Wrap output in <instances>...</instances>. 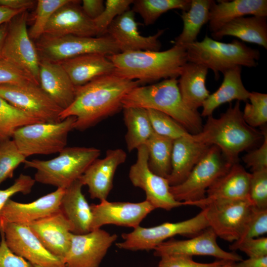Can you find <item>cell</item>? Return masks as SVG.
Segmentation results:
<instances>
[{"mask_svg": "<svg viewBox=\"0 0 267 267\" xmlns=\"http://www.w3.org/2000/svg\"><path fill=\"white\" fill-rule=\"evenodd\" d=\"M139 85L136 81L113 73L76 87L74 100L70 106L62 110L60 119L62 121L68 117H75L74 129L86 130L123 109L124 97Z\"/></svg>", "mask_w": 267, "mask_h": 267, "instance_id": "6da1fadb", "label": "cell"}, {"mask_svg": "<svg viewBox=\"0 0 267 267\" xmlns=\"http://www.w3.org/2000/svg\"><path fill=\"white\" fill-rule=\"evenodd\" d=\"M107 56L114 65L113 74L140 84L177 79L188 62L186 47L175 44L164 51H127Z\"/></svg>", "mask_w": 267, "mask_h": 267, "instance_id": "7a4b0ae2", "label": "cell"}, {"mask_svg": "<svg viewBox=\"0 0 267 267\" xmlns=\"http://www.w3.org/2000/svg\"><path fill=\"white\" fill-rule=\"evenodd\" d=\"M192 136L196 141L218 147L227 162L234 164L238 163L240 153L255 145L263 135L245 122L237 101L219 118L208 116L200 132Z\"/></svg>", "mask_w": 267, "mask_h": 267, "instance_id": "3957f363", "label": "cell"}, {"mask_svg": "<svg viewBox=\"0 0 267 267\" xmlns=\"http://www.w3.org/2000/svg\"><path fill=\"white\" fill-rule=\"evenodd\" d=\"M122 106L123 108L139 107L165 113L192 134L200 133L203 127L201 116L198 111L190 109L183 102L177 78L134 88L124 97Z\"/></svg>", "mask_w": 267, "mask_h": 267, "instance_id": "277c9868", "label": "cell"}, {"mask_svg": "<svg viewBox=\"0 0 267 267\" xmlns=\"http://www.w3.org/2000/svg\"><path fill=\"white\" fill-rule=\"evenodd\" d=\"M100 154V150L94 147H66L52 159L26 160L24 167L36 170V181L65 189L79 179Z\"/></svg>", "mask_w": 267, "mask_h": 267, "instance_id": "5b68a950", "label": "cell"}, {"mask_svg": "<svg viewBox=\"0 0 267 267\" xmlns=\"http://www.w3.org/2000/svg\"><path fill=\"white\" fill-rule=\"evenodd\" d=\"M185 47L188 62L211 69L217 80L220 72L223 73L235 66H257L260 58L258 50L247 46L236 39L225 43L206 35L201 41H196Z\"/></svg>", "mask_w": 267, "mask_h": 267, "instance_id": "8992f818", "label": "cell"}, {"mask_svg": "<svg viewBox=\"0 0 267 267\" xmlns=\"http://www.w3.org/2000/svg\"><path fill=\"white\" fill-rule=\"evenodd\" d=\"M76 121L75 117L70 116L57 123L26 125L17 129L12 138L26 158L59 153L66 147L68 134L74 129Z\"/></svg>", "mask_w": 267, "mask_h": 267, "instance_id": "52a82bcc", "label": "cell"}, {"mask_svg": "<svg viewBox=\"0 0 267 267\" xmlns=\"http://www.w3.org/2000/svg\"><path fill=\"white\" fill-rule=\"evenodd\" d=\"M35 42L40 59L54 62L89 53L110 56L120 53L114 41L106 35L94 37L43 35Z\"/></svg>", "mask_w": 267, "mask_h": 267, "instance_id": "ba28073f", "label": "cell"}, {"mask_svg": "<svg viewBox=\"0 0 267 267\" xmlns=\"http://www.w3.org/2000/svg\"><path fill=\"white\" fill-rule=\"evenodd\" d=\"M232 165L218 147L211 145L183 182L170 186V191L175 200L184 204L202 200L208 188Z\"/></svg>", "mask_w": 267, "mask_h": 267, "instance_id": "9c48e42d", "label": "cell"}, {"mask_svg": "<svg viewBox=\"0 0 267 267\" xmlns=\"http://www.w3.org/2000/svg\"><path fill=\"white\" fill-rule=\"evenodd\" d=\"M209 227L205 210L202 211L193 218L177 222H165L151 227L140 226L121 236L124 241L116 243L122 249L137 251L154 249L168 238L175 235H196Z\"/></svg>", "mask_w": 267, "mask_h": 267, "instance_id": "30bf717a", "label": "cell"}, {"mask_svg": "<svg viewBox=\"0 0 267 267\" xmlns=\"http://www.w3.org/2000/svg\"><path fill=\"white\" fill-rule=\"evenodd\" d=\"M28 14L24 11L8 22L2 58L20 68L40 86V57L27 28Z\"/></svg>", "mask_w": 267, "mask_h": 267, "instance_id": "8fae6325", "label": "cell"}, {"mask_svg": "<svg viewBox=\"0 0 267 267\" xmlns=\"http://www.w3.org/2000/svg\"><path fill=\"white\" fill-rule=\"evenodd\" d=\"M0 96L16 108L42 122L61 121L62 109L35 83L0 85Z\"/></svg>", "mask_w": 267, "mask_h": 267, "instance_id": "7c38bea8", "label": "cell"}, {"mask_svg": "<svg viewBox=\"0 0 267 267\" xmlns=\"http://www.w3.org/2000/svg\"><path fill=\"white\" fill-rule=\"evenodd\" d=\"M148 151L145 145L137 149L135 162L130 167L129 177L135 187L142 189L146 199L155 209L169 211L185 205L183 202L175 200L170 191V185L167 178L153 173L148 167Z\"/></svg>", "mask_w": 267, "mask_h": 267, "instance_id": "4fadbf2b", "label": "cell"}, {"mask_svg": "<svg viewBox=\"0 0 267 267\" xmlns=\"http://www.w3.org/2000/svg\"><path fill=\"white\" fill-rule=\"evenodd\" d=\"M253 206L247 198L215 202L202 209L205 210L209 227L217 237L233 242L239 238Z\"/></svg>", "mask_w": 267, "mask_h": 267, "instance_id": "5bb4252c", "label": "cell"}, {"mask_svg": "<svg viewBox=\"0 0 267 267\" xmlns=\"http://www.w3.org/2000/svg\"><path fill=\"white\" fill-rule=\"evenodd\" d=\"M7 246L31 264L43 267H65L62 258L49 252L28 225L7 223L0 226Z\"/></svg>", "mask_w": 267, "mask_h": 267, "instance_id": "9a60e30c", "label": "cell"}, {"mask_svg": "<svg viewBox=\"0 0 267 267\" xmlns=\"http://www.w3.org/2000/svg\"><path fill=\"white\" fill-rule=\"evenodd\" d=\"M118 238L100 228L87 233H72L69 249L63 259L65 267H99Z\"/></svg>", "mask_w": 267, "mask_h": 267, "instance_id": "2e32d148", "label": "cell"}, {"mask_svg": "<svg viewBox=\"0 0 267 267\" xmlns=\"http://www.w3.org/2000/svg\"><path fill=\"white\" fill-rule=\"evenodd\" d=\"M91 231L106 224L131 227L139 226L142 220L155 209L146 200L138 203L109 202L91 204Z\"/></svg>", "mask_w": 267, "mask_h": 267, "instance_id": "e0dca14e", "label": "cell"}, {"mask_svg": "<svg viewBox=\"0 0 267 267\" xmlns=\"http://www.w3.org/2000/svg\"><path fill=\"white\" fill-rule=\"evenodd\" d=\"M217 236L209 227L193 237L186 240L171 239L165 241L154 250L156 257L171 254L211 256L220 259L235 262L242 261V258L234 252L223 250L217 242Z\"/></svg>", "mask_w": 267, "mask_h": 267, "instance_id": "ac0fdd59", "label": "cell"}, {"mask_svg": "<svg viewBox=\"0 0 267 267\" xmlns=\"http://www.w3.org/2000/svg\"><path fill=\"white\" fill-rule=\"evenodd\" d=\"M134 14L132 9H129L117 16L108 27L106 35L114 41L120 52L159 51L161 44L159 38L165 29L159 30L151 36L141 35L138 31Z\"/></svg>", "mask_w": 267, "mask_h": 267, "instance_id": "d6986e66", "label": "cell"}, {"mask_svg": "<svg viewBox=\"0 0 267 267\" xmlns=\"http://www.w3.org/2000/svg\"><path fill=\"white\" fill-rule=\"evenodd\" d=\"M126 159L127 154L123 149H109L103 158L96 159L89 166L79 179L88 187L91 198L107 200L116 171Z\"/></svg>", "mask_w": 267, "mask_h": 267, "instance_id": "ffe728a7", "label": "cell"}, {"mask_svg": "<svg viewBox=\"0 0 267 267\" xmlns=\"http://www.w3.org/2000/svg\"><path fill=\"white\" fill-rule=\"evenodd\" d=\"M65 189L57 188L30 203L9 199L1 211L0 226L7 223L28 225L59 211Z\"/></svg>", "mask_w": 267, "mask_h": 267, "instance_id": "44dd1931", "label": "cell"}, {"mask_svg": "<svg viewBox=\"0 0 267 267\" xmlns=\"http://www.w3.org/2000/svg\"><path fill=\"white\" fill-rule=\"evenodd\" d=\"M250 178L251 173L238 163H235L208 188L204 198L185 203V205L195 206L203 209L215 202L248 198Z\"/></svg>", "mask_w": 267, "mask_h": 267, "instance_id": "7402d4cb", "label": "cell"}, {"mask_svg": "<svg viewBox=\"0 0 267 267\" xmlns=\"http://www.w3.org/2000/svg\"><path fill=\"white\" fill-rule=\"evenodd\" d=\"M80 0H69L52 15L44 35L51 36L73 35L98 37L93 20L84 12Z\"/></svg>", "mask_w": 267, "mask_h": 267, "instance_id": "603a6c76", "label": "cell"}, {"mask_svg": "<svg viewBox=\"0 0 267 267\" xmlns=\"http://www.w3.org/2000/svg\"><path fill=\"white\" fill-rule=\"evenodd\" d=\"M26 225L49 252L64 259L70 246L73 228L60 209Z\"/></svg>", "mask_w": 267, "mask_h": 267, "instance_id": "cb8c5ba5", "label": "cell"}, {"mask_svg": "<svg viewBox=\"0 0 267 267\" xmlns=\"http://www.w3.org/2000/svg\"><path fill=\"white\" fill-rule=\"evenodd\" d=\"M39 83L42 89L63 110L73 103L76 87L59 63L40 59Z\"/></svg>", "mask_w": 267, "mask_h": 267, "instance_id": "d4e9b609", "label": "cell"}, {"mask_svg": "<svg viewBox=\"0 0 267 267\" xmlns=\"http://www.w3.org/2000/svg\"><path fill=\"white\" fill-rule=\"evenodd\" d=\"M210 146L194 139L192 134L174 140L171 172L167 178L170 186L183 182Z\"/></svg>", "mask_w": 267, "mask_h": 267, "instance_id": "484cf974", "label": "cell"}, {"mask_svg": "<svg viewBox=\"0 0 267 267\" xmlns=\"http://www.w3.org/2000/svg\"><path fill=\"white\" fill-rule=\"evenodd\" d=\"M58 63L75 87L113 74L114 71V65L107 56L99 53L84 54Z\"/></svg>", "mask_w": 267, "mask_h": 267, "instance_id": "4316f807", "label": "cell"}, {"mask_svg": "<svg viewBox=\"0 0 267 267\" xmlns=\"http://www.w3.org/2000/svg\"><path fill=\"white\" fill-rule=\"evenodd\" d=\"M247 15L267 16V0L214 1L209 12V28L214 33L231 21Z\"/></svg>", "mask_w": 267, "mask_h": 267, "instance_id": "83f0119b", "label": "cell"}, {"mask_svg": "<svg viewBox=\"0 0 267 267\" xmlns=\"http://www.w3.org/2000/svg\"><path fill=\"white\" fill-rule=\"evenodd\" d=\"M83 185L79 179L65 189L60 208L73 226L72 233L83 234L91 231L92 214L89 205L83 194Z\"/></svg>", "mask_w": 267, "mask_h": 267, "instance_id": "f1b7e54d", "label": "cell"}, {"mask_svg": "<svg viewBox=\"0 0 267 267\" xmlns=\"http://www.w3.org/2000/svg\"><path fill=\"white\" fill-rule=\"evenodd\" d=\"M208 71L202 65L187 62L178 80L183 102L193 111H197L210 94L206 86Z\"/></svg>", "mask_w": 267, "mask_h": 267, "instance_id": "f546056e", "label": "cell"}, {"mask_svg": "<svg viewBox=\"0 0 267 267\" xmlns=\"http://www.w3.org/2000/svg\"><path fill=\"white\" fill-rule=\"evenodd\" d=\"M223 79L219 89L210 93L204 102L201 116H212L220 105L234 100L247 101L250 92L245 88L241 79V67L235 66L223 73Z\"/></svg>", "mask_w": 267, "mask_h": 267, "instance_id": "4dcf8cb0", "label": "cell"}, {"mask_svg": "<svg viewBox=\"0 0 267 267\" xmlns=\"http://www.w3.org/2000/svg\"><path fill=\"white\" fill-rule=\"evenodd\" d=\"M211 36L216 41L222 40L224 36H233L267 49V17L252 16L235 19L212 33Z\"/></svg>", "mask_w": 267, "mask_h": 267, "instance_id": "1f68e13d", "label": "cell"}, {"mask_svg": "<svg viewBox=\"0 0 267 267\" xmlns=\"http://www.w3.org/2000/svg\"><path fill=\"white\" fill-rule=\"evenodd\" d=\"M212 0H191L189 9L182 11L183 28L174 44L186 47L195 42L203 26L208 22Z\"/></svg>", "mask_w": 267, "mask_h": 267, "instance_id": "d6a6232c", "label": "cell"}, {"mask_svg": "<svg viewBox=\"0 0 267 267\" xmlns=\"http://www.w3.org/2000/svg\"><path fill=\"white\" fill-rule=\"evenodd\" d=\"M124 121L127 129L125 140L129 152L145 145L154 132L147 109L124 107Z\"/></svg>", "mask_w": 267, "mask_h": 267, "instance_id": "836d02e7", "label": "cell"}, {"mask_svg": "<svg viewBox=\"0 0 267 267\" xmlns=\"http://www.w3.org/2000/svg\"><path fill=\"white\" fill-rule=\"evenodd\" d=\"M174 140L154 134L145 144L148 151V164L154 174L168 178L171 172Z\"/></svg>", "mask_w": 267, "mask_h": 267, "instance_id": "e575fe53", "label": "cell"}, {"mask_svg": "<svg viewBox=\"0 0 267 267\" xmlns=\"http://www.w3.org/2000/svg\"><path fill=\"white\" fill-rule=\"evenodd\" d=\"M191 0H136L132 4L134 13L141 17L146 26L153 24L163 13L175 9L187 10Z\"/></svg>", "mask_w": 267, "mask_h": 267, "instance_id": "d590c367", "label": "cell"}, {"mask_svg": "<svg viewBox=\"0 0 267 267\" xmlns=\"http://www.w3.org/2000/svg\"><path fill=\"white\" fill-rule=\"evenodd\" d=\"M41 122L36 117L13 107L0 96V143L11 139L17 129Z\"/></svg>", "mask_w": 267, "mask_h": 267, "instance_id": "8d00e7d4", "label": "cell"}, {"mask_svg": "<svg viewBox=\"0 0 267 267\" xmlns=\"http://www.w3.org/2000/svg\"><path fill=\"white\" fill-rule=\"evenodd\" d=\"M267 232V209H260L253 206L239 238L229 248L230 250L235 251L243 242L259 237Z\"/></svg>", "mask_w": 267, "mask_h": 267, "instance_id": "74e56055", "label": "cell"}, {"mask_svg": "<svg viewBox=\"0 0 267 267\" xmlns=\"http://www.w3.org/2000/svg\"><path fill=\"white\" fill-rule=\"evenodd\" d=\"M147 110L152 127L156 134L173 140L191 134L169 115L155 110Z\"/></svg>", "mask_w": 267, "mask_h": 267, "instance_id": "f35d334b", "label": "cell"}, {"mask_svg": "<svg viewBox=\"0 0 267 267\" xmlns=\"http://www.w3.org/2000/svg\"><path fill=\"white\" fill-rule=\"evenodd\" d=\"M69 0H38L37 2L34 22L28 30L30 38L36 41L42 36L53 13Z\"/></svg>", "mask_w": 267, "mask_h": 267, "instance_id": "ab89813d", "label": "cell"}, {"mask_svg": "<svg viewBox=\"0 0 267 267\" xmlns=\"http://www.w3.org/2000/svg\"><path fill=\"white\" fill-rule=\"evenodd\" d=\"M26 158L12 139L0 143V184L13 177L14 170Z\"/></svg>", "mask_w": 267, "mask_h": 267, "instance_id": "60d3db41", "label": "cell"}, {"mask_svg": "<svg viewBox=\"0 0 267 267\" xmlns=\"http://www.w3.org/2000/svg\"><path fill=\"white\" fill-rule=\"evenodd\" d=\"M248 100L242 112L245 122L256 128L265 125L267 122V94L258 92H250Z\"/></svg>", "mask_w": 267, "mask_h": 267, "instance_id": "b9f144b4", "label": "cell"}, {"mask_svg": "<svg viewBox=\"0 0 267 267\" xmlns=\"http://www.w3.org/2000/svg\"><path fill=\"white\" fill-rule=\"evenodd\" d=\"M133 0H107L101 14L93 20L98 32V37L106 35L107 29L118 16L130 9Z\"/></svg>", "mask_w": 267, "mask_h": 267, "instance_id": "7bdbcfd3", "label": "cell"}, {"mask_svg": "<svg viewBox=\"0 0 267 267\" xmlns=\"http://www.w3.org/2000/svg\"><path fill=\"white\" fill-rule=\"evenodd\" d=\"M248 198L253 206L267 209V170L251 173Z\"/></svg>", "mask_w": 267, "mask_h": 267, "instance_id": "ee69618b", "label": "cell"}, {"mask_svg": "<svg viewBox=\"0 0 267 267\" xmlns=\"http://www.w3.org/2000/svg\"><path fill=\"white\" fill-rule=\"evenodd\" d=\"M27 83L38 85L27 73L9 62L0 59V85Z\"/></svg>", "mask_w": 267, "mask_h": 267, "instance_id": "f6af8a7d", "label": "cell"}, {"mask_svg": "<svg viewBox=\"0 0 267 267\" xmlns=\"http://www.w3.org/2000/svg\"><path fill=\"white\" fill-rule=\"evenodd\" d=\"M160 258L157 267H218L228 261L220 260L210 263H201L193 261L192 256L180 254L166 255Z\"/></svg>", "mask_w": 267, "mask_h": 267, "instance_id": "bcb514c9", "label": "cell"}, {"mask_svg": "<svg viewBox=\"0 0 267 267\" xmlns=\"http://www.w3.org/2000/svg\"><path fill=\"white\" fill-rule=\"evenodd\" d=\"M261 133L264 140L257 149L250 151L243 157V161L252 172L267 170V132L265 126Z\"/></svg>", "mask_w": 267, "mask_h": 267, "instance_id": "7dc6e473", "label": "cell"}, {"mask_svg": "<svg viewBox=\"0 0 267 267\" xmlns=\"http://www.w3.org/2000/svg\"><path fill=\"white\" fill-rule=\"evenodd\" d=\"M35 182L31 176L21 174L10 186L5 189H0V218L1 211L10 197L18 193H30Z\"/></svg>", "mask_w": 267, "mask_h": 267, "instance_id": "c3c4849f", "label": "cell"}, {"mask_svg": "<svg viewBox=\"0 0 267 267\" xmlns=\"http://www.w3.org/2000/svg\"><path fill=\"white\" fill-rule=\"evenodd\" d=\"M0 267H31V264L14 254L7 246L4 234L0 230Z\"/></svg>", "mask_w": 267, "mask_h": 267, "instance_id": "681fc988", "label": "cell"}, {"mask_svg": "<svg viewBox=\"0 0 267 267\" xmlns=\"http://www.w3.org/2000/svg\"><path fill=\"white\" fill-rule=\"evenodd\" d=\"M249 258H259L267 256V238L257 237L247 240L237 248Z\"/></svg>", "mask_w": 267, "mask_h": 267, "instance_id": "f907efd6", "label": "cell"}, {"mask_svg": "<svg viewBox=\"0 0 267 267\" xmlns=\"http://www.w3.org/2000/svg\"><path fill=\"white\" fill-rule=\"evenodd\" d=\"M104 2L102 0H83L81 7L85 14L94 20L103 11Z\"/></svg>", "mask_w": 267, "mask_h": 267, "instance_id": "816d5d0a", "label": "cell"}, {"mask_svg": "<svg viewBox=\"0 0 267 267\" xmlns=\"http://www.w3.org/2000/svg\"><path fill=\"white\" fill-rule=\"evenodd\" d=\"M33 0H0V6L17 10H27L35 5Z\"/></svg>", "mask_w": 267, "mask_h": 267, "instance_id": "f5cc1de1", "label": "cell"}, {"mask_svg": "<svg viewBox=\"0 0 267 267\" xmlns=\"http://www.w3.org/2000/svg\"><path fill=\"white\" fill-rule=\"evenodd\" d=\"M234 267H267V256L259 258H249L234 263Z\"/></svg>", "mask_w": 267, "mask_h": 267, "instance_id": "db71d44e", "label": "cell"}, {"mask_svg": "<svg viewBox=\"0 0 267 267\" xmlns=\"http://www.w3.org/2000/svg\"><path fill=\"white\" fill-rule=\"evenodd\" d=\"M27 10H17L0 6V26L10 21L19 13Z\"/></svg>", "mask_w": 267, "mask_h": 267, "instance_id": "11a10c76", "label": "cell"}, {"mask_svg": "<svg viewBox=\"0 0 267 267\" xmlns=\"http://www.w3.org/2000/svg\"><path fill=\"white\" fill-rule=\"evenodd\" d=\"M8 22L0 26V59H2V50L7 32Z\"/></svg>", "mask_w": 267, "mask_h": 267, "instance_id": "9f6ffc18", "label": "cell"}, {"mask_svg": "<svg viewBox=\"0 0 267 267\" xmlns=\"http://www.w3.org/2000/svg\"><path fill=\"white\" fill-rule=\"evenodd\" d=\"M235 262L232 261H228L225 264L222 265L218 267H234Z\"/></svg>", "mask_w": 267, "mask_h": 267, "instance_id": "6f0895ef", "label": "cell"}, {"mask_svg": "<svg viewBox=\"0 0 267 267\" xmlns=\"http://www.w3.org/2000/svg\"><path fill=\"white\" fill-rule=\"evenodd\" d=\"M31 267H42L37 265L31 264Z\"/></svg>", "mask_w": 267, "mask_h": 267, "instance_id": "680465c9", "label": "cell"}]
</instances>
